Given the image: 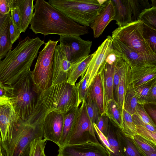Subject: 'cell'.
Returning <instances> with one entry per match:
<instances>
[{"mask_svg":"<svg viewBox=\"0 0 156 156\" xmlns=\"http://www.w3.org/2000/svg\"><path fill=\"white\" fill-rule=\"evenodd\" d=\"M75 86L64 82L51 85L38 95L34 111L26 122L43 129L44 120L49 113L65 114L79 107Z\"/></svg>","mask_w":156,"mask_h":156,"instance_id":"6da1fadb","label":"cell"},{"mask_svg":"<svg viewBox=\"0 0 156 156\" xmlns=\"http://www.w3.org/2000/svg\"><path fill=\"white\" fill-rule=\"evenodd\" d=\"M34 8L30 28L35 34L80 36L89 32L88 27L76 23L44 0H36Z\"/></svg>","mask_w":156,"mask_h":156,"instance_id":"7a4b0ae2","label":"cell"},{"mask_svg":"<svg viewBox=\"0 0 156 156\" xmlns=\"http://www.w3.org/2000/svg\"><path fill=\"white\" fill-rule=\"evenodd\" d=\"M44 44L38 37L27 36L20 41L13 50L7 53L5 59L0 60V83L12 85L24 72L30 69L40 48Z\"/></svg>","mask_w":156,"mask_h":156,"instance_id":"3957f363","label":"cell"},{"mask_svg":"<svg viewBox=\"0 0 156 156\" xmlns=\"http://www.w3.org/2000/svg\"><path fill=\"white\" fill-rule=\"evenodd\" d=\"M30 69L24 72L9 86V97L19 119L25 121L33 112L38 95L34 90Z\"/></svg>","mask_w":156,"mask_h":156,"instance_id":"277c9868","label":"cell"},{"mask_svg":"<svg viewBox=\"0 0 156 156\" xmlns=\"http://www.w3.org/2000/svg\"><path fill=\"white\" fill-rule=\"evenodd\" d=\"M51 5L76 23L89 27L105 5L98 0H49Z\"/></svg>","mask_w":156,"mask_h":156,"instance_id":"5b68a950","label":"cell"},{"mask_svg":"<svg viewBox=\"0 0 156 156\" xmlns=\"http://www.w3.org/2000/svg\"><path fill=\"white\" fill-rule=\"evenodd\" d=\"M143 22L138 20L118 27L112 32L111 37L136 51L147 61L156 63V54L143 37Z\"/></svg>","mask_w":156,"mask_h":156,"instance_id":"8992f818","label":"cell"},{"mask_svg":"<svg viewBox=\"0 0 156 156\" xmlns=\"http://www.w3.org/2000/svg\"><path fill=\"white\" fill-rule=\"evenodd\" d=\"M58 41L50 39L45 43L31 72L34 90L37 94L51 85L54 54Z\"/></svg>","mask_w":156,"mask_h":156,"instance_id":"52a82bcc","label":"cell"},{"mask_svg":"<svg viewBox=\"0 0 156 156\" xmlns=\"http://www.w3.org/2000/svg\"><path fill=\"white\" fill-rule=\"evenodd\" d=\"M43 136V129L19 119L10 143L5 149L6 156H23L31 142Z\"/></svg>","mask_w":156,"mask_h":156,"instance_id":"ba28073f","label":"cell"},{"mask_svg":"<svg viewBox=\"0 0 156 156\" xmlns=\"http://www.w3.org/2000/svg\"><path fill=\"white\" fill-rule=\"evenodd\" d=\"M19 120L10 98L0 97V134L4 149L10 143Z\"/></svg>","mask_w":156,"mask_h":156,"instance_id":"9c48e42d","label":"cell"},{"mask_svg":"<svg viewBox=\"0 0 156 156\" xmlns=\"http://www.w3.org/2000/svg\"><path fill=\"white\" fill-rule=\"evenodd\" d=\"M90 140L98 142L95 135L93 123L87 114L84 100L79 108L76 124L66 145L80 144Z\"/></svg>","mask_w":156,"mask_h":156,"instance_id":"30bf717a","label":"cell"},{"mask_svg":"<svg viewBox=\"0 0 156 156\" xmlns=\"http://www.w3.org/2000/svg\"><path fill=\"white\" fill-rule=\"evenodd\" d=\"M61 156H110L107 150L99 142L90 140L84 143L66 145L59 147Z\"/></svg>","mask_w":156,"mask_h":156,"instance_id":"8fae6325","label":"cell"},{"mask_svg":"<svg viewBox=\"0 0 156 156\" xmlns=\"http://www.w3.org/2000/svg\"><path fill=\"white\" fill-rule=\"evenodd\" d=\"M58 41L65 47L72 64L88 56L91 52L92 41L83 40L80 36H60Z\"/></svg>","mask_w":156,"mask_h":156,"instance_id":"7c38bea8","label":"cell"},{"mask_svg":"<svg viewBox=\"0 0 156 156\" xmlns=\"http://www.w3.org/2000/svg\"><path fill=\"white\" fill-rule=\"evenodd\" d=\"M73 64L64 46L57 45L54 56L51 85L66 82Z\"/></svg>","mask_w":156,"mask_h":156,"instance_id":"4fadbf2b","label":"cell"},{"mask_svg":"<svg viewBox=\"0 0 156 156\" xmlns=\"http://www.w3.org/2000/svg\"><path fill=\"white\" fill-rule=\"evenodd\" d=\"M112 38L110 36L107 38L94 52L84 75H88L87 88L89 87L97 75L100 67L104 62L108 55L112 51Z\"/></svg>","mask_w":156,"mask_h":156,"instance_id":"5bb4252c","label":"cell"},{"mask_svg":"<svg viewBox=\"0 0 156 156\" xmlns=\"http://www.w3.org/2000/svg\"><path fill=\"white\" fill-rule=\"evenodd\" d=\"M64 114L53 112L48 114L43 123V137L58 145L63 129Z\"/></svg>","mask_w":156,"mask_h":156,"instance_id":"9a60e30c","label":"cell"},{"mask_svg":"<svg viewBox=\"0 0 156 156\" xmlns=\"http://www.w3.org/2000/svg\"><path fill=\"white\" fill-rule=\"evenodd\" d=\"M156 63L147 62L130 67V80L134 87L150 83L156 79Z\"/></svg>","mask_w":156,"mask_h":156,"instance_id":"2e32d148","label":"cell"},{"mask_svg":"<svg viewBox=\"0 0 156 156\" xmlns=\"http://www.w3.org/2000/svg\"><path fill=\"white\" fill-rule=\"evenodd\" d=\"M115 16L114 6L111 0H107L104 7L90 27L93 32L94 37L101 36L108 24L114 20Z\"/></svg>","mask_w":156,"mask_h":156,"instance_id":"e0dca14e","label":"cell"},{"mask_svg":"<svg viewBox=\"0 0 156 156\" xmlns=\"http://www.w3.org/2000/svg\"><path fill=\"white\" fill-rule=\"evenodd\" d=\"M112 38L113 49L130 67L147 62H152L146 60L138 52L119 40L115 38Z\"/></svg>","mask_w":156,"mask_h":156,"instance_id":"ac0fdd59","label":"cell"},{"mask_svg":"<svg viewBox=\"0 0 156 156\" xmlns=\"http://www.w3.org/2000/svg\"><path fill=\"white\" fill-rule=\"evenodd\" d=\"M86 99L96 102L100 115H106L107 102L103 92L101 78L98 73L87 89Z\"/></svg>","mask_w":156,"mask_h":156,"instance_id":"d6986e66","label":"cell"},{"mask_svg":"<svg viewBox=\"0 0 156 156\" xmlns=\"http://www.w3.org/2000/svg\"><path fill=\"white\" fill-rule=\"evenodd\" d=\"M10 8L16 6L19 9L20 18V32H25L30 24L33 16L34 0H9Z\"/></svg>","mask_w":156,"mask_h":156,"instance_id":"ffe728a7","label":"cell"},{"mask_svg":"<svg viewBox=\"0 0 156 156\" xmlns=\"http://www.w3.org/2000/svg\"><path fill=\"white\" fill-rule=\"evenodd\" d=\"M114 63L110 65L105 60L98 73L101 78L103 92L107 104L108 101L114 99L113 90Z\"/></svg>","mask_w":156,"mask_h":156,"instance_id":"44dd1931","label":"cell"},{"mask_svg":"<svg viewBox=\"0 0 156 156\" xmlns=\"http://www.w3.org/2000/svg\"><path fill=\"white\" fill-rule=\"evenodd\" d=\"M114 6L115 16L114 20L119 27L132 22V13L129 0H111Z\"/></svg>","mask_w":156,"mask_h":156,"instance_id":"7402d4cb","label":"cell"},{"mask_svg":"<svg viewBox=\"0 0 156 156\" xmlns=\"http://www.w3.org/2000/svg\"><path fill=\"white\" fill-rule=\"evenodd\" d=\"M10 13L3 16L0 14V60L12 50V44L9 33Z\"/></svg>","mask_w":156,"mask_h":156,"instance_id":"603a6c76","label":"cell"},{"mask_svg":"<svg viewBox=\"0 0 156 156\" xmlns=\"http://www.w3.org/2000/svg\"><path fill=\"white\" fill-rule=\"evenodd\" d=\"M79 107H76L64 114L63 125L58 147L66 145L76 124L78 117Z\"/></svg>","mask_w":156,"mask_h":156,"instance_id":"cb8c5ba5","label":"cell"},{"mask_svg":"<svg viewBox=\"0 0 156 156\" xmlns=\"http://www.w3.org/2000/svg\"><path fill=\"white\" fill-rule=\"evenodd\" d=\"M94 54V53L73 64L67 80V83L75 86L79 77L83 76Z\"/></svg>","mask_w":156,"mask_h":156,"instance_id":"d4e9b609","label":"cell"},{"mask_svg":"<svg viewBox=\"0 0 156 156\" xmlns=\"http://www.w3.org/2000/svg\"><path fill=\"white\" fill-rule=\"evenodd\" d=\"M130 68L126 63L122 71L118 86L117 102L122 113L126 90L130 81Z\"/></svg>","mask_w":156,"mask_h":156,"instance_id":"484cf974","label":"cell"},{"mask_svg":"<svg viewBox=\"0 0 156 156\" xmlns=\"http://www.w3.org/2000/svg\"><path fill=\"white\" fill-rule=\"evenodd\" d=\"M115 134L122 156H141L130 138L121 130L117 131Z\"/></svg>","mask_w":156,"mask_h":156,"instance_id":"4316f807","label":"cell"},{"mask_svg":"<svg viewBox=\"0 0 156 156\" xmlns=\"http://www.w3.org/2000/svg\"><path fill=\"white\" fill-rule=\"evenodd\" d=\"M106 115L113 124L121 130L122 129V116L118 103L113 99L107 103Z\"/></svg>","mask_w":156,"mask_h":156,"instance_id":"83f0119b","label":"cell"},{"mask_svg":"<svg viewBox=\"0 0 156 156\" xmlns=\"http://www.w3.org/2000/svg\"><path fill=\"white\" fill-rule=\"evenodd\" d=\"M138 104L134 87L130 80L128 85L126 94L124 109L132 115L135 113Z\"/></svg>","mask_w":156,"mask_h":156,"instance_id":"f1b7e54d","label":"cell"},{"mask_svg":"<svg viewBox=\"0 0 156 156\" xmlns=\"http://www.w3.org/2000/svg\"><path fill=\"white\" fill-rule=\"evenodd\" d=\"M126 62L119 56L114 63L113 73V96L117 102V91L120 76Z\"/></svg>","mask_w":156,"mask_h":156,"instance_id":"f546056e","label":"cell"},{"mask_svg":"<svg viewBox=\"0 0 156 156\" xmlns=\"http://www.w3.org/2000/svg\"><path fill=\"white\" fill-rule=\"evenodd\" d=\"M122 116V129L121 131L122 133L128 137L136 134V126L132 115L124 109Z\"/></svg>","mask_w":156,"mask_h":156,"instance_id":"4dcf8cb0","label":"cell"},{"mask_svg":"<svg viewBox=\"0 0 156 156\" xmlns=\"http://www.w3.org/2000/svg\"><path fill=\"white\" fill-rule=\"evenodd\" d=\"M138 20L142 21L144 24L156 30V7L152 6L144 10L140 14Z\"/></svg>","mask_w":156,"mask_h":156,"instance_id":"1f68e13d","label":"cell"},{"mask_svg":"<svg viewBox=\"0 0 156 156\" xmlns=\"http://www.w3.org/2000/svg\"><path fill=\"white\" fill-rule=\"evenodd\" d=\"M129 1L133 14V21L137 20L142 12L151 6L147 0H129Z\"/></svg>","mask_w":156,"mask_h":156,"instance_id":"d6a6232c","label":"cell"},{"mask_svg":"<svg viewBox=\"0 0 156 156\" xmlns=\"http://www.w3.org/2000/svg\"><path fill=\"white\" fill-rule=\"evenodd\" d=\"M46 141L40 137L31 141L29 145L28 156H42L44 153Z\"/></svg>","mask_w":156,"mask_h":156,"instance_id":"836d02e7","label":"cell"},{"mask_svg":"<svg viewBox=\"0 0 156 156\" xmlns=\"http://www.w3.org/2000/svg\"><path fill=\"white\" fill-rule=\"evenodd\" d=\"M143 35L153 51L156 54V30L143 23Z\"/></svg>","mask_w":156,"mask_h":156,"instance_id":"e575fe53","label":"cell"},{"mask_svg":"<svg viewBox=\"0 0 156 156\" xmlns=\"http://www.w3.org/2000/svg\"><path fill=\"white\" fill-rule=\"evenodd\" d=\"M89 77L88 75H84L81 77L79 82L75 85L77 92L79 106L86 98L87 90V82Z\"/></svg>","mask_w":156,"mask_h":156,"instance_id":"d590c367","label":"cell"},{"mask_svg":"<svg viewBox=\"0 0 156 156\" xmlns=\"http://www.w3.org/2000/svg\"><path fill=\"white\" fill-rule=\"evenodd\" d=\"M85 104L90 119L93 123L96 124L100 115L96 102L93 101L86 99L85 100Z\"/></svg>","mask_w":156,"mask_h":156,"instance_id":"8d00e7d4","label":"cell"},{"mask_svg":"<svg viewBox=\"0 0 156 156\" xmlns=\"http://www.w3.org/2000/svg\"><path fill=\"white\" fill-rule=\"evenodd\" d=\"M129 137L130 138L135 145L143 150L156 152V146L147 141L139 135L136 134Z\"/></svg>","mask_w":156,"mask_h":156,"instance_id":"74e56055","label":"cell"},{"mask_svg":"<svg viewBox=\"0 0 156 156\" xmlns=\"http://www.w3.org/2000/svg\"><path fill=\"white\" fill-rule=\"evenodd\" d=\"M136 128V134L156 146V133L151 131L142 126L135 125Z\"/></svg>","mask_w":156,"mask_h":156,"instance_id":"f35d334b","label":"cell"},{"mask_svg":"<svg viewBox=\"0 0 156 156\" xmlns=\"http://www.w3.org/2000/svg\"><path fill=\"white\" fill-rule=\"evenodd\" d=\"M153 81L150 83L134 87L138 104L144 105H145V100Z\"/></svg>","mask_w":156,"mask_h":156,"instance_id":"ab89813d","label":"cell"},{"mask_svg":"<svg viewBox=\"0 0 156 156\" xmlns=\"http://www.w3.org/2000/svg\"><path fill=\"white\" fill-rule=\"evenodd\" d=\"M144 105L138 104L136 108L135 113L143 121L156 127V124L146 110Z\"/></svg>","mask_w":156,"mask_h":156,"instance_id":"60d3db41","label":"cell"},{"mask_svg":"<svg viewBox=\"0 0 156 156\" xmlns=\"http://www.w3.org/2000/svg\"><path fill=\"white\" fill-rule=\"evenodd\" d=\"M93 126L95 133L100 140L101 144L108 152L111 155L110 156H112L114 152L108 142L107 137L99 130L95 123H93Z\"/></svg>","mask_w":156,"mask_h":156,"instance_id":"b9f144b4","label":"cell"},{"mask_svg":"<svg viewBox=\"0 0 156 156\" xmlns=\"http://www.w3.org/2000/svg\"><path fill=\"white\" fill-rule=\"evenodd\" d=\"M109 118L106 115H100L96 124L99 130L107 137L109 128Z\"/></svg>","mask_w":156,"mask_h":156,"instance_id":"7bdbcfd3","label":"cell"},{"mask_svg":"<svg viewBox=\"0 0 156 156\" xmlns=\"http://www.w3.org/2000/svg\"><path fill=\"white\" fill-rule=\"evenodd\" d=\"M156 80L152 83L145 100V105L151 104L156 105Z\"/></svg>","mask_w":156,"mask_h":156,"instance_id":"ee69618b","label":"cell"},{"mask_svg":"<svg viewBox=\"0 0 156 156\" xmlns=\"http://www.w3.org/2000/svg\"><path fill=\"white\" fill-rule=\"evenodd\" d=\"M21 33L20 30L15 25L10 18L9 33L11 41L12 44L19 38Z\"/></svg>","mask_w":156,"mask_h":156,"instance_id":"f6af8a7d","label":"cell"},{"mask_svg":"<svg viewBox=\"0 0 156 156\" xmlns=\"http://www.w3.org/2000/svg\"><path fill=\"white\" fill-rule=\"evenodd\" d=\"M10 12L12 20L20 31V18L19 8L16 6L11 7Z\"/></svg>","mask_w":156,"mask_h":156,"instance_id":"bcb514c9","label":"cell"},{"mask_svg":"<svg viewBox=\"0 0 156 156\" xmlns=\"http://www.w3.org/2000/svg\"><path fill=\"white\" fill-rule=\"evenodd\" d=\"M132 116L135 125L142 126L151 131L156 133V127L144 122L136 114L132 115Z\"/></svg>","mask_w":156,"mask_h":156,"instance_id":"7dc6e473","label":"cell"},{"mask_svg":"<svg viewBox=\"0 0 156 156\" xmlns=\"http://www.w3.org/2000/svg\"><path fill=\"white\" fill-rule=\"evenodd\" d=\"M11 8L9 0H0V14L4 16L10 13Z\"/></svg>","mask_w":156,"mask_h":156,"instance_id":"c3c4849f","label":"cell"},{"mask_svg":"<svg viewBox=\"0 0 156 156\" xmlns=\"http://www.w3.org/2000/svg\"><path fill=\"white\" fill-rule=\"evenodd\" d=\"M119 56L113 48L106 56L105 61L108 64L112 65L115 61Z\"/></svg>","mask_w":156,"mask_h":156,"instance_id":"681fc988","label":"cell"},{"mask_svg":"<svg viewBox=\"0 0 156 156\" xmlns=\"http://www.w3.org/2000/svg\"><path fill=\"white\" fill-rule=\"evenodd\" d=\"M9 86L4 85L0 83V97H9Z\"/></svg>","mask_w":156,"mask_h":156,"instance_id":"f907efd6","label":"cell"},{"mask_svg":"<svg viewBox=\"0 0 156 156\" xmlns=\"http://www.w3.org/2000/svg\"><path fill=\"white\" fill-rule=\"evenodd\" d=\"M147 113L151 117L154 122H156V109L155 108L151 106H148L147 108Z\"/></svg>","mask_w":156,"mask_h":156,"instance_id":"816d5d0a","label":"cell"},{"mask_svg":"<svg viewBox=\"0 0 156 156\" xmlns=\"http://www.w3.org/2000/svg\"><path fill=\"white\" fill-rule=\"evenodd\" d=\"M135 146L141 156H156V152L146 151L138 147L135 145Z\"/></svg>","mask_w":156,"mask_h":156,"instance_id":"f5cc1de1","label":"cell"},{"mask_svg":"<svg viewBox=\"0 0 156 156\" xmlns=\"http://www.w3.org/2000/svg\"><path fill=\"white\" fill-rule=\"evenodd\" d=\"M2 140L0 135V156H3L1 148Z\"/></svg>","mask_w":156,"mask_h":156,"instance_id":"db71d44e","label":"cell"},{"mask_svg":"<svg viewBox=\"0 0 156 156\" xmlns=\"http://www.w3.org/2000/svg\"><path fill=\"white\" fill-rule=\"evenodd\" d=\"M152 4H151L152 6L156 7V0H152Z\"/></svg>","mask_w":156,"mask_h":156,"instance_id":"11a10c76","label":"cell"},{"mask_svg":"<svg viewBox=\"0 0 156 156\" xmlns=\"http://www.w3.org/2000/svg\"><path fill=\"white\" fill-rule=\"evenodd\" d=\"M46 156L45 154V153H44L43 154V156Z\"/></svg>","mask_w":156,"mask_h":156,"instance_id":"9f6ffc18","label":"cell"},{"mask_svg":"<svg viewBox=\"0 0 156 156\" xmlns=\"http://www.w3.org/2000/svg\"><path fill=\"white\" fill-rule=\"evenodd\" d=\"M57 156H61V155L59 154H58Z\"/></svg>","mask_w":156,"mask_h":156,"instance_id":"6f0895ef","label":"cell"},{"mask_svg":"<svg viewBox=\"0 0 156 156\" xmlns=\"http://www.w3.org/2000/svg\"><path fill=\"white\" fill-rule=\"evenodd\" d=\"M28 155H27V156H28Z\"/></svg>","mask_w":156,"mask_h":156,"instance_id":"680465c9","label":"cell"}]
</instances>
